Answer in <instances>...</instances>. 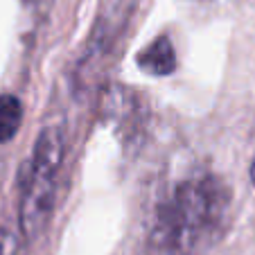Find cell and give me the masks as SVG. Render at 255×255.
<instances>
[{
	"label": "cell",
	"instance_id": "cell-3",
	"mask_svg": "<svg viewBox=\"0 0 255 255\" xmlns=\"http://www.w3.org/2000/svg\"><path fill=\"white\" fill-rule=\"evenodd\" d=\"M138 0H106L102 5L100 14L95 18L86 45L82 48L75 68V77L79 82H91L100 72V68L109 61L116 45L120 43L129 18L133 16V9Z\"/></svg>",
	"mask_w": 255,
	"mask_h": 255
},
{
	"label": "cell",
	"instance_id": "cell-4",
	"mask_svg": "<svg viewBox=\"0 0 255 255\" xmlns=\"http://www.w3.org/2000/svg\"><path fill=\"white\" fill-rule=\"evenodd\" d=\"M138 66L149 75L156 77H165V75H172L174 68H176V52H174V45L167 36H158L154 43H149L142 52L138 54Z\"/></svg>",
	"mask_w": 255,
	"mask_h": 255
},
{
	"label": "cell",
	"instance_id": "cell-6",
	"mask_svg": "<svg viewBox=\"0 0 255 255\" xmlns=\"http://www.w3.org/2000/svg\"><path fill=\"white\" fill-rule=\"evenodd\" d=\"M251 181H253V185H255V158H253V165H251Z\"/></svg>",
	"mask_w": 255,
	"mask_h": 255
},
{
	"label": "cell",
	"instance_id": "cell-1",
	"mask_svg": "<svg viewBox=\"0 0 255 255\" xmlns=\"http://www.w3.org/2000/svg\"><path fill=\"white\" fill-rule=\"evenodd\" d=\"M231 210V192L222 178L203 174L185 178L156 210V240L167 253L192 255L222 235Z\"/></svg>",
	"mask_w": 255,
	"mask_h": 255
},
{
	"label": "cell",
	"instance_id": "cell-2",
	"mask_svg": "<svg viewBox=\"0 0 255 255\" xmlns=\"http://www.w3.org/2000/svg\"><path fill=\"white\" fill-rule=\"evenodd\" d=\"M63 151H66L63 131L59 127H48L36 138L32 154L20 172L18 222L25 240H36L45 231L54 212Z\"/></svg>",
	"mask_w": 255,
	"mask_h": 255
},
{
	"label": "cell",
	"instance_id": "cell-5",
	"mask_svg": "<svg viewBox=\"0 0 255 255\" xmlns=\"http://www.w3.org/2000/svg\"><path fill=\"white\" fill-rule=\"evenodd\" d=\"M23 120V106L16 95H0V142H7L18 133Z\"/></svg>",
	"mask_w": 255,
	"mask_h": 255
}]
</instances>
